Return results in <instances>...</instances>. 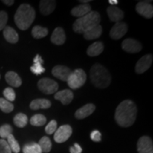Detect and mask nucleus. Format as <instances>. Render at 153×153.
<instances>
[{
    "instance_id": "obj_1",
    "label": "nucleus",
    "mask_w": 153,
    "mask_h": 153,
    "mask_svg": "<svg viewBox=\"0 0 153 153\" xmlns=\"http://www.w3.org/2000/svg\"><path fill=\"white\" fill-rule=\"evenodd\" d=\"M137 109L135 103L129 99L122 101L115 112V120L121 127L131 126L136 119Z\"/></svg>"
},
{
    "instance_id": "obj_2",
    "label": "nucleus",
    "mask_w": 153,
    "mask_h": 153,
    "mask_svg": "<svg viewBox=\"0 0 153 153\" xmlns=\"http://www.w3.org/2000/svg\"><path fill=\"white\" fill-rule=\"evenodd\" d=\"M35 17V9L28 4H22L14 15V22L19 29L26 30L33 22Z\"/></svg>"
},
{
    "instance_id": "obj_3",
    "label": "nucleus",
    "mask_w": 153,
    "mask_h": 153,
    "mask_svg": "<svg viewBox=\"0 0 153 153\" xmlns=\"http://www.w3.org/2000/svg\"><path fill=\"white\" fill-rule=\"evenodd\" d=\"M90 79L91 83L99 89L108 87L111 82V76L108 70L100 64H95L91 67Z\"/></svg>"
},
{
    "instance_id": "obj_4",
    "label": "nucleus",
    "mask_w": 153,
    "mask_h": 153,
    "mask_svg": "<svg viewBox=\"0 0 153 153\" xmlns=\"http://www.w3.org/2000/svg\"><path fill=\"white\" fill-rule=\"evenodd\" d=\"M101 16L97 11H91L85 16L78 18L73 24V30L77 33H84L88 29L99 25Z\"/></svg>"
},
{
    "instance_id": "obj_5",
    "label": "nucleus",
    "mask_w": 153,
    "mask_h": 153,
    "mask_svg": "<svg viewBox=\"0 0 153 153\" xmlns=\"http://www.w3.org/2000/svg\"><path fill=\"white\" fill-rule=\"evenodd\" d=\"M87 80V74L82 69H77L72 72L68 79V85L72 89H79L85 84Z\"/></svg>"
},
{
    "instance_id": "obj_6",
    "label": "nucleus",
    "mask_w": 153,
    "mask_h": 153,
    "mask_svg": "<svg viewBox=\"0 0 153 153\" xmlns=\"http://www.w3.org/2000/svg\"><path fill=\"white\" fill-rule=\"evenodd\" d=\"M38 87L45 94H52L57 91L59 85L57 82L50 78H43L38 81Z\"/></svg>"
},
{
    "instance_id": "obj_7",
    "label": "nucleus",
    "mask_w": 153,
    "mask_h": 153,
    "mask_svg": "<svg viewBox=\"0 0 153 153\" xmlns=\"http://www.w3.org/2000/svg\"><path fill=\"white\" fill-rule=\"evenodd\" d=\"M72 129L69 125H63L56 130L54 134V140L57 143H62L68 140L71 136Z\"/></svg>"
},
{
    "instance_id": "obj_8",
    "label": "nucleus",
    "mask_w": 153,
    "mask_h": 153,
    "mask_svg": "<svg viewBox=\"0 0 153 153\" xmlns=\"http://www.w3.org/2000/svg\"><path fill=\"white\" fill-rule=\"evenodd\" d=\"M128 31V25L125 22H120L116 23L109 32L110 37L114 40L121 38Z\"/></svg>"
},
{
    "instance_id": "obj_9",
    "label": "nucleus",
    "mask_w": 153,
    "mask_h": 153,
    "mask_svg": "<svg viewBox=\"0 0 153 153\" xmlns=\"http://www.w3.org/2000/svg\"><path fill=\"white\" fill-rule=\"evenodd\" d=\"M121 48L127 53H137L142 50V45L133 38H126L122 42Z\"/></svg>"
},
{
    "instance_id": "obj_10",
    "label": "nucleus",
    "mask_w": 153,
    "mask_h": 153,
    "mask_svg": "<svg viewBox=\"0 0 153 153\" xmlns=\"http://www.w3.org/2000/svg\"><path fill=\"white\" fill-rule=\"evenodd\" d=\"M153 57L151 54L145 55L137 61L135 65V72L137 74H143L150 68Z\"/></svg>"
},
{
    "instance_id": "obj_11",
    "label": "nucleus",
    "mask_w": 153,
    "mask_h": 153,
    "mask_svg": "<svg viewBox=\"0 0 153 153\" xmlns=\"http://www.w3.org/2000/svg\"><path fill=\"white\" fill-rule=\"evenodd\" d=\"M138 153H153V143L152 139L148 136H143L137 143Z\"/></svg>"
},
{
    "instance_id": "obj_12",
    "label": "nucleus",
    "mask_w": 153,
    "mask_h": 153,
    "mask_svg": "<svg viewBox=\"0 0 153 153\" xmlns=\"http://www.w3.org/2000/svg\"><path fill=\"white\" fill-rule=\"evenodd\" d=\"M71 73V70L68 67L64 65H56L52 70L53 75L57 79L64 82L68 81V77Z\"/></svg>"
},
{
    "instance_id": "obj_13",
    "label": "nucleus",
    "mask_w": 153,
    "mask_h": 153,
    "mask_svg": "<svg viewBox=\"0 0 153 153\" xmlns=\"http://www.w3.org/2000/svg\"><path fill=\"white\" fill-rule=\"evenodd\" d=\"M135 9L139 14L145 18L150 19L153 16V7L148 1H139L137 4Z\"/></svg>"
},
{
    "instance_id": "obj_14",
    "label": "nucleus",
    "mask_w": 153,
    "mask_h": 153,
    "mask_svg": "<svg viewBox=\"0 0 153 153\" xmlns=\"http://www.w3.org/2000/svg\"><path fill=\"white\" fill-rule=\"evenodd\" d=\"M107 14L111 22L118 23L120 22L124 17V13L121 9L116 6H111L107 8Z\"/></svg>"
},
{
    "instance_id": "obj_15",
    "label": "nucleus",
    "mask_w": 153,
    "mask_h": 153,
    "mask_svg": "<svg viewBox=\"0 0 153 153\" xmlns=\"http://www.w3.org/2000/svg\"><path fill=\"white\" fill-rule=\"evenodd\" d=\"M74 98V94L70 89H64L60 91L55 94V99L60 101L63 105H68L72 102Z\"/></svg>"
},
{
    "instance_id": "obj_16",
    "label": "nucleus",
    "mask_w": 153,
    "mask_h": 153,
    "mask_svg": "<svg viewBox=\"0 0 153 153\" xmlns=\"http://www.w3.org/2000/svg\"><path fill=\"white\" fill-rule=\"evenodd\" d=\"M51 41L53 43L57 45H61L64 44L66 41V36L63 28L61 27L55 28L51 35Z\"/></svg>"
},
{
    "instance_id": "obj_17",
    "label": "nucleus",
    "mask_w": 153,
    "mask_h": 153,
    "mask_svg": "<svg viewBox=\"0 0 153 153\" xmlns=\"http://www.w3.org/2000/svg\"><path fill=\"white\" fill-rule=\"evenodd\" d=\"M95 111V106L92 104H87L82 106L75 112V117L77 119H83L90 116Z\"/></svg>"
},
{
    "instance_id": "obj_18",
    "label": "nucleus",
    "mask_w": 153,
    "mask_h": 153,
    "mask_svg": "<svg viewBox=\"0 0 153 153\" xmlns=\"http://www.w3.org/2000/svg\"><path fill=\"white\" fill-rule=\"evenodd\" d=\"M56 1L53 0H42L40 1V11L42 14L49 15L55 10Z\"/></svg>"
},
{
    "instance_id": "obj_19",
    "label": "nucleus",
    "mask_w": 153,
    "mask_h": 153,
    "mask_svg": "<svg viewBox=\"0 0 153 153\" xmlns=\"http://www.w3.org/2000/svg\"><path fill=\"white\" fill-rule=\"evenodd\" d=\"M90 11H91V7L89 4H82L74 7L71 10V14L73 16L80 18L89 14Z\"/></svg>"
},
{
    "instance_id": "obj_20",
    "label": "nucleus",
    "mask_w": 153,
    "mask_h": 153,
    "mask_svg": "<svg viewBox=\"0 0 153 153\" xmlns=\"http://www.w3.org/2000/svg\"><path fill=\"white\" fill-rule=\"evenodd\" d=\"M103 28L102 26L100 24L97 25V26H94V27L88 29L87 31H85L83 33L84 38L86 40H94L97 39V38H99L102 33Z\"/></svg>"
},
{
    "instance_id": "obj_21",
    "label": "nucleus",
    "mask_w": 153,
    "mask_h": 153,
    "mask_svg": "<svg viewBox=\"0 0 153 153\" xmlns=\"http://www.w3.org/2000/svg\"><path fill=\"white\" fill-rule=\"evenodd\" d=\"M4 37L6 41L10 43H16L19 41V35L14 28L10 26H6L3 30Z\"/></svg>"
},
{
    "instance_id": "obj_22",
    "label": "nucleus",
    "mask_w": 153,
    "mask_h": 153,
    "mask_svg": "<svg viewBox=\"0 0 153 153\" xmlns=\"http://www.w3.org/2000/svg\"><path fill=\"white\" fill-rule=\"evenodd\" d=\"M5 79L11 87H19L22 85V81L18 74L13 71H9L5 74Z\"/></svg>"
},
{
    "instance_id": "obj_23",
    "label": "nucleus",
    "mask_w": 153,
    "mask_h": 153,
    "mask_svg": "<svg viewBox=\"0 0 153 153\" xmlns=\"http://www.w3.org/2000/svg\"><path fill=\"white\" fill-rule=\"evenodd\" d=\"M51 106V102L46 99H34L30 102V108L32 110L47 109Z\"/></svg>"
},
{
    "instance_id": "obj_24",
    "label": "nucleus",
    "mask_w": 153,
    "mask_h": 153,
    "mask_svg": "<svg viewBox=\"0 0 153 153\" xmlns=\"http://www.w3.org/2000/svg\"><path fill=\"white\" fill-rule=\"evenodd\" d=\"M104 45L102 42L97 41L89 45L87 48V53L90 57L98 56L104 51Z\"/></svg>"
},
{
    "instance_id": "obj_25",
    "label": "nucleus",
    "mask_w": 153,
    "mask_h": 153,
    "mask_svg": "<svg viewBox=\"0 0 153 153\" xmlns=\"http://www.w3.org/2000/svg\"><path fill=\"white\" fill-rule=\"evenodd\" d=\"M48 33V30L46 28L42 27L41 26H34L32 29L31 34L33 38L36 39H40L45 37Z\"/></svg>"
},
{
    "instance_id": "obj_26",
    "label": "nucleus",
    "mask_w": 153,
    "mask_h": 153,
    "mask_svg": "<svg viewBox=\"0 0 153 153\" xmlns=\"http://www.w3.org/2000/svg\"><path fill=\"white\" fill-rule=\"evenodd\" d=\"M38 145L41 148L42 152H49L52 148V143H51L49 137L46 136H43L40 140L39 142H38Z\"/></svg>"
},
{
    "instance_id": "obj_27",
    "label": "nucleus",
    "mask_w": 153,
    "mask_h": 153,
    "mask_svg": "<svg viewBox=\"0 0 153 153\" xmlns=\"http://www.w3.org/2000/svg\"><path fill=\"white\" fill-rule=\"evenodd\" d=\"M14 123L19 128H24L28 123V117L22 113L17 114L14 118Z\"/></svg>"
},
{
    "instance_id": "obj_28",
    "label": "nucleus",
    "mask_w": 153,
    "mask_h": 153,
    "mask_svg": "<svg viewBox=\"0 0 153 153\" xmlns=\"http://www.w3.org/2000/svg\"><path fill=\"white\" fill-rule=\"evenodd\" d=\"M24 153H42L41 149L36 143H30L25 145L23 148Z\"/></svg>"
},
{
    "instance_id": "obj_29",
    "label": "nucleus",
    "mask_w": 153,
    "mask_h": 153,
    "mask_svg": "<svg viewBox=\"0 0 153 153\" xmlns=\"http://www.w3.org/2000/svg\"><path fill=\"white\" fill-rule=\"evenodd\" d=\"M47 119L45 116L42 114H36L32 116L30 120V123L33 126H43L46 123Z\"/></svg>"
},
{
    "instance_id": "obj_30",
    "label": "nucleus",
    "mask_w": 153,
    "mask_h": 153,
    "mask_svg": "<svg viewBox=\"0 0 153 153\" xmlns=\"http://www.w3.org/2000/svg\"><path fill=\"white\" fill-rule=\"evenodd\" d=\"M7 143H8L11 151H13L14 153L19 152V151H20V146H19V143L17 142L16 140L15 139L14 136L12 134L7 137Z\"/></svg>"
},
{
    "instance_id": "obj_31",
    "label": "nucleus",
    "mask_w": 153,
    "mask_h": 153,
    "mask_svg": "<svg viewBox=\"0 0 153 153\" xmlns=\"http://www.w3.org/2000/svg\"><path fill=\"white\" fill-rule=\"evenodd\" d=\"M14 105L7 99L0 98V109L4 113H10L14 110Z\"/></svg>"
},
{
    "instance_id": "obj_32",
    "label": "nucleus",
    "mask_w": 153,
    "mask_h": 153,
    "mask_svg": "<svg viewBox=\"0 0 153 153\" xmlns=\"http://www.w3.org/2000/svg\"><path fill=\"white\" fill-rule=\"evenodd\" d=\"M13 128L9 124H4L0 127V137L1 139L4 140L7 138L9 135L12 134Z\"/></svg>"
},
{
    "instance_id": "obj_33",
    "label": "nucleus",
    "mask_w": 153,
    "mask_h": 153,
    "mask_svg": "<svg viewBox=\"0 0 153 153\" xmlns=\"http://www.w3.org/2000/svg\"><path fill=\"white\" fill-rule=\"evenodd\" d=\"M3 94L7 101H14L16 99V94L12 88L7 87L4 90Z\"/></svg>"
},
{
    "instance_id": "obj_34",
    "label": "nucleus",
    "mask_w": 153,
    "mask_h": 153,
    "mask_svg": "<svg viewBox=\"0 0 153 153\" xmlns=\"http://www.w3.org/2000/svg\"><path fill=\"white\" fill-rule=\"evenodd\" d=\"M57 121L55 120H52L51 121H50L48 124L45 127V131L46 132L47 134L48 135H52L53 133H54L57 130Z\"/></svg>"
},
{
    "instance_id": "obj_35",
    "label": "nucleus",
    "mask_w": 153,
    "mask_h": 153,
    "mask_svg": "<svg viewBox=\"0 0 153 153\" xmlns=\"http://www.w3.org/2000/svg\"><path fill=\"white\" fill-rule=\"evenodd\" d=\"M30 70L33 74H36V75H39V74L45 72V69L40 63H34L33 65L30 67Z\"/></svg>"
},
{
    "instance_id": "obj_36",
    "label": "nucleus",
    "mask_w": 153,
    "mask_h": 153,
    "mask_svg": "<svg viewBox=\"0 0 153 153\" xmlns=\"http://www.w3.org/2000/svg\"><path fill=\"white\" fill-rule=\"evenodd\" d=\"M7 21H8V15L4 11H0V31L4 30L7 26Z\"/></svg>"
},
{
    "instance_id": "obj_37",
    "label": "nucleus",
    "mask_w": 153,
    "mask_h": 153,
    "mask_svg": "<svg viewBox=\"0 0 153 153\" xmlns=\"http://www.w3.org/2000/svg\"><path fill=\"white\" fill-rule=\"evenodd\" d=\"M0 153H11L8 143L4 139H0Z\"/></svg>"
},
{
    "instance_id": "obj_38",
    "label": "nucleus",
    "mask_w": 153,
    "mask_h": 153,
    "mask_svg": "<svg viewBox=\"0 0 153 153\" xmlns=\"http://www.w3.org/2000/svg\"><path fill=\"white\" fill-rule=\"evenodd\" d=\"M90 137L91 139L93 141H94V142H100L101 140V134L99 131H94L91 132Z\"/></svg>"
},
{
    "instance_id": "obj_39",
    "label": "nucleus",
    "mask_w": 153,
    "mask_h": 153,
    "mask_svg": "<svg viewBox=\"0 0 153 153\" xmlns=\"http://www.w3.org/2000/svg\"><path fill=\"white\" fill-rule=\"evenodd\" d=\"M70 153H82V149L79 144L75 143L74 146L70 148Z\"/></svg>"
},
{
    "instance_id": "obj_40",
    "label": "nucleus",
    "mask_w": 153,
    "mask_h": 153,
    "mask_svg": "<svg viewBox=\"0 0 153 153\" xmlns=\"http://www.w3.org/2000/svg\"><path fill=\"white\" fill-rule=\"evenodd\" d=\"M33 62L34 63H40V64H43V60L42 58L41 55H36V57H34L33 59Z\"/></svg>"
},
{
    "instance_id": "obj_41",
    "label": "nucleus",
    "mask_w": 153,
    "mask_h": 153,
    "mask_svg": "<svg viewBox=\"0 0 153 153\" xmlns=\"http://www.w3.org/2000/svg\"><path fill=\"white\" fill-rule=\"evenodd\" d=\"M2 1L3 3H4L7 6H11L14 3V1H13V0H11V1H9V0H4Z\"/></svg>"
},
{
    "instance_id": "obj_42",
    "label": "nucleus",
    "mask_w": 153,
    "mask_h": 153,
    "mask_svg": "<svg viewBox=\"0 0 153 153\" xmlns=\"http://www.w3.org/2000/svg\"><path fill=\"white\" fill-rule=\"evenodd\" d=\"M108 3H109L111 5L115 6V5L117 4L118 3V1H117V0H109V1H108Z\"/></svg>"
},
{
    "instance_id": "obj_43",
    "label": "nucleus",
    "mask_w": 153,
    "mask_h": 153,
    "mask_svg": "<svg viewBox=\"0 0 153 153\" xmlns=\"http://www.w3.org/2000/svg\"><path fill=\"white\" fill-rule=\"evenodd\" d=\"M80 1V2H82V3H89L91 1V0H86V1H84V0H81V1Z\"/></svg>"
}]
</instances>
